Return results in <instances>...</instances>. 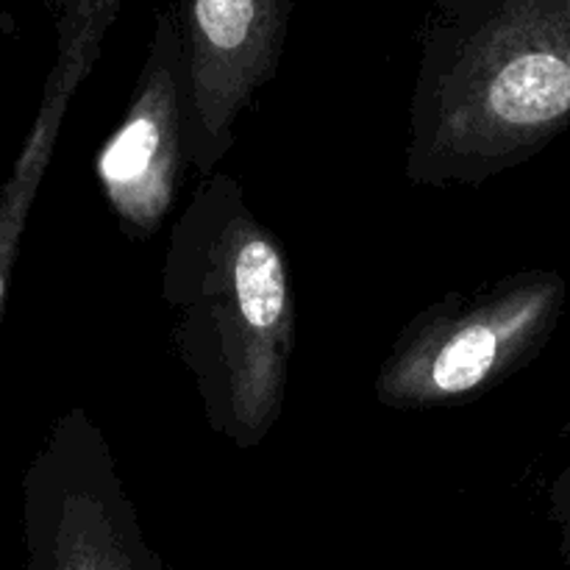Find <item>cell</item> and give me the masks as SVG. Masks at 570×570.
I'll list each match as a JSON object with an SVG mask.
<instances>
[{"mask_svg": "<svg viewBox=\"0 0 570 570\" xmlns=\"http://www.w3.org/2000/svg\"><path fill=\"white\" fill-rule=\"evenodd\" d=\"M159 284L206 426L237 449L262 445L287 401L295 295L287 250L237 178L198 184L170 228Z\"/></svg>", "mask_w": 570, "mask_h": 570, "instance_id": "6da1fadb", "label": "cell"}, {"mask_svg": "<svg viewBox=\"0 0 570 570\" xmlns=\"http://www.w3.org/2000/svg\"><path fill=\"white\" fill-rule=\"evenodd\" d=\"M557 271H518L449 293L410 317L376 373L387 410H440L482 399L538 360L566 312Z\"/></svg>", "mask_w": 570, "mask_h": 570, "instance_id": "7a4b0ae2", "label": "cell"}, {"mask_svg": "<svg viewBox=\"0 0 570 570\" xmlns=\"http://www.w3.org/2000/svg\"><path fill=\"white\" fill-rule=\"evenodd\" d=\"M20 499L22 570H167L145 540L104 429L83 406L50 423Z\"/></svg>", "mask_w": 570, "mask_h": 570, "instance_id": "3957f363", "label": "cell"}, {"mask_svg": "<svg viewBox=\"0 0 570 570\" xmlns=\"http://www.w3.org/2000/svg\"><path fill=\"white\" fill-rule=\"evenodd\" d=\"M187 161V67L176 33L161 22L126 115L95 154L98 187L128 239L145 243L161 232Z\"/></svg>", "mask_w": 570, "mask_h": 570, "instance_id": "277c9868", "label": "cell"}, {"mask_svg": "<svg viewBox=\"0 0 570 570\" xmlns=\"http://www.w3.org/2000/svg\"><path fill=\"white\" fill-rule=\"evenodd\" d=\"M92 65L95 59L81 53L56 56V65L50 70L48 83H45L42 100H39V109L26 134V142H22L11 173L6 176L3 189H0V315H3L6 293H9L11 273H14L28 217H31V206L37 200L39 187H42L50 159H53L56 139L65 126L72 95L81 87L87 72L92 70Z\"/></svg>", "mask_w": 570, "mask_h": 570, "instance_id": "5b68a950", "label": "cell"}, {"mask_svg": "<svg viewBox=\"0 0 570 570\" xmlns=\"http://www.w3.org/2000/svg\"><path fill=\"white\" fill-rule=\"evenodd\" d=\"M549 515L557 523V529H560V557L570 570V460L560 471V476L554 479V484H551Z\"/></svg>", "mask_w": 570, "mask_h": 570, "instance_id": "8992f818", "label": "cell"}, {"mask_svg": "<svg viewBox=\"0 0 570 570\" xmlns=\"http://www.w3.org/2000/svg\"><path fill=\"white\" fill-rule=\"evenodd\" d=\"M6 184V173H3V161H0V189H3Z\"/></svg>", "mask_w": 570, "mask_h": 570, "instance_id": "52a82bcc", "label": "cell"}]
</instances>
